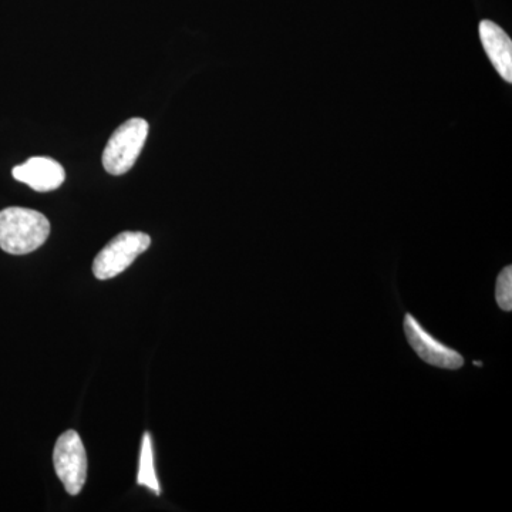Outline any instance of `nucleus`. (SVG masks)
<instances>
[{
    "label": "nucleus",
    "mask_w": 512,
    "mask_h": 512,
    "mask_svg": "<svg viewBox=\"0 0 512 512\" xmlns=\"http://www.w3.org/2000/svg\"><path fill=\"white\" fill-rule=\"evenodd\" d=\"M50 235V222L42 212L9 207L0 211V248L12 255H26L42 247Z\"/></svg>",
    "instance_id": "f257e3e1"
},
{
    "label": "nucleus",
    "mask_w": 512,
    "mask_h": 512,
    "mask_svg": "<svg viewBox=\"0 0 512 512\" xmlns=\"http://www.w3.org/2000/svg\"><path fill=\"white\" fill-rule=\"evenodd\" d=\"M148 123L140 117L121 124L103 151V167L111 175H123L133 168L146 144Z\"/></svg>",
    "instance_id": "f03ea898"
},
{
    "label": "nucleus",
    "mask_w": 512,
    "mask_h": 512,
    "mask_svg": "<svg viewBox=\"0 0 512 512\" xmlns=\"http://www.w3.org/2000/svg\"><path fill=\"white\" fill-rule=\"evenodd\" d=\"M150 245L151 238L144 232H121L94 258V276L99 281H106L120 275L138 256L146 252Z\"/></svg>",
    "instance_id": "7ed1b4c3"
},
{
    "label": "nucleus",
    "mask_w": 512,
    "mask_h": 512,
    "mask_svg": "<svg viewBox=\"0 0 512 512\" xmlns=\"http://www.w3.org/2000/svg\"><path fill=\"white\" fill-rule=\"evenodd\" d=\"M53 464L57 477L70 495L83 490L87 478V456L83 441L74 430H67L56 441Z\"/></svg>",
    "instance_id": "20e7f679"
},
{
    "label": "nucleus",
    "mask_w": 512,
    "mask_h": 512,
    "mask_svg": "<svg viewBox=\"0 0 512 512\" xmlns=\"http://www.w3.org/2000/svg\"><path fill=\"white\" fill-rule=\"evenodd\" d=\"M403 330L407 342L423 362L446 370H458L464 366V357L457 350L434 338L410 313L404 316Z\"/></svg>",
    "instance_id": "39448f33"
},
{
    "label": "nucleus",
    "mask_w": 512,
    "mask_h": 512,
    "mask_svg": "<svg viewBox=\"0 0 512 512\" xmlns=\"http://www.w3.org/2000/svg\"><path fill=\"white\" fill-rule=\"evenodd\" d=\"M12 174L20 183L37 192L55 191L66 178L62 165L47 157L29 158L26 163L13 168Z\"/></svg>",
    "instance_id": "423d86ee"
},
{
    "label": "nucleus",
    "mask_w": 512,
    "mask_h": 512,
    "mask_svg": "<svg viewBox=\"0 0 512 512\" xmlns=\"http://www.w3.org/2000/svg\"><path fill=\"white\" fill-rule=\"evenodd\" d=\"M480 39L485 53L505 82H512V42L510 36L491 20L480 23Z\"/></svg>",
    "instance_id": "0eeeda50"
},
{
    "label": "nucleus",
    "mask_w": 512,
    "mask_h": 512,
    "mask_svg": "<svg viewBox=\"0 0 512 512\" xmlns=\"http://www.w3.org/2000/svg\"><path fill=\"white\" fill-rule=\"evenodd\" d=\"M138 484L144 485L148 490L156 494L161 493L158 484L156 468H154L153 440L150 433H144L143 444H141L140 468H138Z\"/></svg>",
    "instance_id": "6e6552de"
},
{
    "label": "nucleus",
    "mask_w": 512,
    "mask_h": 512,
    "mask_svg": "<svg viewBox=\"0 0 512 512\" xmlns=\"http://www.w3.org/2000/svg\"><path fill=\"white\" fill-rule=\"evenodd\" d=\"M495 302L504 312L512 311V266H505L495 285Z\"/></svg>",
    "instance_id": "1a4fd4ad"
}]
</instances>
